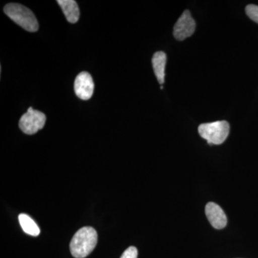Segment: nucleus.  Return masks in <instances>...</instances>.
<instances>
[{
  "instance_id": "nucleus-8",
  "label": "nucleus",
  "mask_w": 258,
  "mask_h": 258,
  "mask_svg": "<svg viewBox=\"0 0 258 258\" xmlns=\"http://www.w3.org/2000/svg\"><path fill=\"white\" fill-rule=\"evenodd\" d=\"M68 21L71 23H76L79 21L80 11L77 3L74 0H57Z\"/></svg>"
},
{
  "instance_id": "nucleus-2",
  "label": "nucleus",
  "mask_w": 258,
  "mask_h": 258,
  "mask_svg": "<svg viewBox=\"0 0 258 258\" xmlns=\"http://www.w3.org/2000/svg\"><path fill=\"white\" fill-rule=\"evenodd\" d=\"M5 14L21 28L28 32H36L39 28L38 23L31 10L23 5L9 3L5 5Z\"/></svg>"
},
{
  "instance_id": "nucleus-5",
  "label": "nucleus",
  "mask_w": 258,
  "mask_h": 258,
  "mask_svg": "<svg viewBox=\"0 0 258 258\" xmlns=\"http://www.w3.org/2000/svg\"><path fill=\"white\" fill-rule=\"evenodd\" d=\"M196 28V23L191 18L189 10H185L174 27V36L177 40H184L192 35Z\"/></svg>"
},
{
  "instance_id": "nucleus-10",
  "label": "nucleus",
  "mask_w": 258,
  "mask_h": 258,
  "mask_svg": "<svg viewBox=\"0 0 258 258\" xmlns=\"http://www.w3.org/2000/svg\"><path fill=\"white\" fill-rule=\"evenodd\" d=\"M19 221H20V225L25 233L34 236V237L40 235V230L38 226L28 215L20 214L19 215Z\"/></svg>"
},
{
  "instance_id": "nucleus-1",
  "label": "nucleus",
  "mask_w": 258,
  "mask_h": 258,
  "mask_svg": "<svg viewBox=\"0 0 258 258\" xmlns=\"http://www.w3.org/2000/svg\"><path fill=\"white\" fill-rule=\"evenodd\" d=\"M98 242V234L92 227L80 229L71 240L70 249L76 258H84L93 252Z\"/></svg>"
},
{
  "instance_id": "nucleus-9",
  "label": "nucleus",
  "mask_w": 258,
  "mask_h": 258,
  "mask_svg": "<svg viewBox=\"0 0 258 258\" xmlns=\"http://www.w3.org/2000/svg\"><path fill=\"white\" fill-rule=\"evenodd\" d=\"M166 62V55L162 51L156 52L152 57L153 69L157 81L160 84L164 83L165 77V66Z\"/></svg>"
},
{
  "instance_id": "nucleus-7",
  "label": "nucleus",
  "mask_w": 258,
  "mask_h": 258,
  "mask_svg": "<svg viewBox=\"0 0 258 258\" xmlns=\"http://www.w3.org/2000/svg\"><path fill=\"white\" fill-rule=\"evenodd\" d=\"M205 212L209 222L215 229L221 230L227 225V216L223 210L217 204L209 203L205 208Z\"/></svg>"
},
{
  "instance_id": "nucleus-12",
  "label": "nucleus",
  "mask_w": 258,
  "mask_h": 258,
  "mask_svg": "<svg viewBox=\"0 0 258 258\" xmlns=\"http://www.w3.org/2000/svg\"><path fill=\"white\" fill-rule=\"evenodd\" d=\"M137 257H138V250L137 247L132 246L125 249L120 258H137Z\"/></svg>"
},
{
  "instance_id": "nucleus-3",
  "label": "nucleus",
  "mask_w": 258,
  "mask_h": 258,
  "mask_svg": "<svg viewBox=\"0 0 258 258\" xmlns=\"http://www.w3.org/2000/svg\"><path fill=\"white\" fill-rule=\"evenodd\" d=\"M198 132L203 139L208 141V144L220 145L228 137L230 125L226 120L203 123L199 126Z\"/></svg>"
},
{
  "instance_id": "nucleus-4",
  "label": "nucleus",
  "mask_w": 258,
  "mask_h": 258,
  "mask_svg": "<svg viewBox=\"0 0 258 258\" xmlns=\"http://www.w3.org/2000/svg\"><path fill=\"white\" fill-rule=\"evenodd\" d=\"M46 116L42 112L34 110L32 107L20 118L19 126L24 133L32 135L43 128Z\"/></svg>"
},
{
  "instance_id": "nucleus-11",
  "label": "nucleus",
  "mask_w": 258,
  "mask_h": 258,
  "mask_svg": "<svg viewBox=\"0 0 258 258\" xmlns=\"http://www.w3.org/2000/svg\"><path fill=\"white\" fill-rule=\"evenodd\" d=\"M246 13L251 20L258 23V6L255 5H249L246 7Z\"/></svg>"
},
{
  "instance_id": "nucleus-6",
  "label": "nucleus",
  "mask_w": 258,
  "mask_h": 258,
  "mask_svg": "<svg viewBox=\"0 0 258 258\" xmlns=\"http://www.w3.org/2000/svg\"><path fill=\"white\" fill-rule=\"evenodd\" d=\"M76 96L83 101H87L92 97L94 91V83L92 76L88 72H81L78 75L74 83Z\"/></svg>"
}]
</instances>
